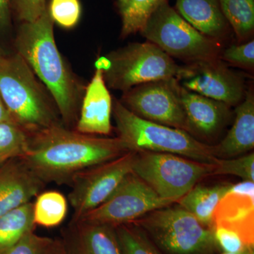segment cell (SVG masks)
<instances>
[{
    "label": "cell",
    "mask_w": 254,
    "mask_h": 254,
    "mask_svg": "<svg viewBox=\"0 0 254 254\" xmlns=\"http://www.w3.org/2000/svg\"><path fill=\"white\" fill-rule=\"evenodd\" d=\"M21 160L41 181L70 185L78 174L129 151L119 137L85 134L54 125L28 133Z\"/></svg>",
    "instance_id": "cell-1"
},
{
    "label": "cell",
    "mask_w": 254,
    "mask_h": 254,
    "mask_svg": "<svg viewBox=\"0 0 254 254\" xmlns=\"http://www.w3.org/2000/svg\"><path fill=\"white\" fill-rule=\"evenodd\" d=\"M53 24L47 8L36 21L21 23L16 47L18 54L49 90L63 125L69 127L77 120V86L57 48Z\"/></svg>",
    "instance_id": "cell-2"
},
{
    "label": "cell",
    "mask_w": 254,
    "mask_h": 254,
    "mask_svg": "<svg viewBox=\"0 0 254 254\" xmlns=\"http://www.w3.org/2000/svg\"><path fill=\"white\" fill-rule=\"evenodd\" d=\"M113 115L118 137L129 151L172 153L214 165L218 160L214 145L202 143L183 130L143 120L118 100L113 103Z\"/></svg>",
    "instance_id": "cell-3"
},
{
    "label": "cell",
    "mask_w": 254,
    "mask_h": 254,
    "mask_svg": "<svg viewBox=\"0 0 254 254\" xmlns=\"http://www.w3.org/2000/svg\"><path fill=\"white\" fill-rule=\"evenodd\" d=\"M0 95L14 123L28 133L63 124L18 54L0 58Z\"/></svg>",
    "instance_id": "cell-4"
},
{
    "label": "cell",
    "mask_w": 254,
    "mask_h": 254,
    "mask_svg": "<svg viewBox=\"0 0 254 254\" xmlns=\"http://www.w3.org/2000/svg\"><path fill=\"white\" fill-rule=\"evenodd\" d=\"M107 86L126 92L133 87L169 78H178L182 66L149 41L130 43L98 58Z\"/></svg>",
    "instance_id": "cell-5"
},
{
    "label": "cell",
    "mask_w": 254,
    "mask_h": 254,
    "mask_svg": "<svg viewBox=\"0 0 254 254\" xmlns=\"http://www.w3.org/2000/svg\"><path fill=\"white\" fill-rule=\"evenodd\" d=\"M141 33L173 59L187 64L218 59L222 50L220 41L197 31L168 1L155 10Z\"/></svg>",
    "instance_id": "cell-6"
},
{
    "label": "cell",
    "mask_w": 254,
    "mask_h": 254,
    "mask_svg": "<svg viewBox=\"0 0 254 254\" xmlns=\"http://www.w3.org/2000/svg\"><path fill=\"white\" fill-rule=\"evenodd\" d=\"M133 223L170 254H209L217 246L213 230L180 205L157 209Z\"/></svg>",
    "instance_id": "cell-7"
},
{
    "label": "cell",
    "mask_w": 254,
    "mask_h": 254,
    "mask_svg": "<svg viewBox=\"0 0 254 254\" xmlns=\"http://www.w3.org/2000/svg\"><path fill=\"white\" fill-rule=\"evenodd\" d=\"M215 165L172 153L136 152L133 173L165 199L178 201L200 180L213 176Z\"/></svg>",
    "instance_id": "cell-8"
},
{
    "label": "cell",
    "mask_w": 254,
    "mask_h": 254,
    "mask_svg": "<svg viewBox=\"0 0 254 254\" xmlns=\"http://www.w3.org/2000/svg\"><path fill=\"white\" fill-rule=\"evenodd\" d=\"M175 203V200L159 196L143 180L132 172L124 179L103 204L78 220L115 227L133 223L153 210Z\"/></svg>",
    "instance_id": "cell-9"
},
{
    "label": "cell",
    "mask_w": 254,
    "mask_h": 254,
    "mask_svg": "<svg viewBox=\"0 0 254 254\" xmlns=\"http://www.w3.org/2000/svg\"><path fill=\"white\" fill-rule=\"evenodd\" d=\"M181 88L176 78L148 82L124 92L120 102L143 120L189 133Z\"/></svg>",
    "instance_id": "cell-10"
},
{
    "label": "cell",
    "mask_w": 254,
    "mask_h": 254,
    "mask_svg": "<svg viewBox=\"0 0 254 254\" xmlns=\"http://www.w3.org/2000/svg\"><path fill=\"white\" fill-rule=\"evenodd\" d=\"M136 152L128 151L106 163L95 165L78 174L70 186L68 200L73 208L72 221L103 204L119 185L133 172Z\"/></svg>",
    "instance_id": "cell-11"
},
{
    "label": "cell",
    "mask_w": 254,
    "mask_h": 254,
    "mask_svg": "<svg viewBox=\"0 0 254 254\" xmlns=\"http://www.w3.org/2000/svg\"><path fill=\"white\" fill-rule=\"evenodd\" d=\"M177 79L185 89L230 107L240 104L245 98V78L220 58L187 64Z\"/></svg>",
    "instance_id": "cell-12"
},
{
    "label": "cell",
    "mask_w": 254,
    "mask_h": 254,
    "mask_svg": "<svg viewBox=\"0 0 254 254\" xmlns=\"http://www.w3.org/2000/svg\"><path fill=\"white\" fill-rule=\"evenodd\" d=\"M41 181L21 158L0 165V217L31 202L44 188Z\"/></svg>",
    "instance_id": "cell-13"
},
{
    "label": "cell",
    "mask_w": 254,
    "mask_h": 254,
    "mask_svg": "<svg viewBox=\"0 0 254 254\" xmlns=\"http://www.w3.org/2000/svg\"><path fill=\"white\" fill-rule=\"evenodd\" d=\"M112 114L113 100L103 70L96 68L83 98L76 131L85 134L108 136L112 132Z\"/></svg>",
    "instance_id": "cell-14"
},
{
    "label": "cell",
    "mask_w": 254,
    "mask_h": 254,
    "mask_svg": "<svg viewBox=\"0 0 254 254\" xmlns=\"http://www.w3.org/2000/svg\"><path fill=\"white\" fill-rule=\"evenodd\" d=\"M65 254H123L115 227L71 220L62 240Z\"/></svg>",
    "instance_id": "cell-15"
},
{
    "label": "cell",
    "mask_w": 254,
    "mask_h": 254,
    "mask_svg": "<svg viewBox=\"0 0 254 254\" xmlns=\"http://www.w3.org/2000/svg\"><path fill=\"white\" fill-rule=\"evenodd\" d=\"M181 86V85H180ZM182 105L186 115L189 133L204 137L220 131L230 117V106L181 88Z\"/></svg>",
    "instance_id": "cell-16"
},
{
    "label": "cell",
    "mask_w": 254,
    "mask_h": 254,
    "mask_svg": "<svg viewBox=\"0 0 254 254\" xmlns=\"http://www.w3.org/2000/svg\"><path fill=\"white\" fill-rule=\"evenodd\" d=\"M216 227L236 232L246 245L254 247V195L230 189L214 210L212 230Z\"/></svg>",
    "instance_id": "cell-17"
},
{
    "label": "cell",
    "mask_w": 254,
    "mask_h": 254,
    "mask_svg": "<svg viewBox=\"0 0 254 254\" xmlns=\"http://www.w3.org/2000/svg\"><path fill=\"white\" fill-rule=\"evenodd\" d=\"M176 11L202 34L220 41L230 35V25L219 0H176Z\"/></svg>",
    "instance_id": "cell-18"
},
{
    "label": "cell",
    "mask_w": 254,
    "mask_h": 254,
    "mask_svg": "<svg viewBox=\"0 0 254 254\" xmlns=\"http://www.w3.org/2000/svg\"><path fill=\"white\" fill-rule=\"evenodd\" d=\"M215 147L218 158H232L254 148V95L250 89L235 110L233 125L226 136Z\"/></svg>",
    "instance_id": "cell-19"
},
{
    "label": "cell",
    "mask_w": 254,
    "mask_h": 254,
    "mask_svg": "<svg viewBox=\"0 0 254 254\" xmlns=\"http://www.w3.org/2000/svg\"><path fill=\"white\" fill-rule=\"evenodd\" d=\"M232 186L230 183L213 186L195 185L177 203L192 214L202 225L212 230L214 210Z\"/></svg>",
    "instance_id": "cell-20"
},
{
    "label": "cell",
    "mask_w": 254,
    "mask_h": 254,
    "mask_svg": "<svg viewBox=\"0 0 254 254\" xmlns=\"http://www.w3.org/2000/svg\"><path fill=\"white\" fill-rule=\"evenodd\" d=\"M35 226L31 202L0 217V252L14 245L28 232L33 231Z\"/></svg>",
    "instance_id": "cell-21"
},
{
    "label": "cell",
    "mask_w": 254,
    "mask_h": 254,
    "mask_svg": "<svg viewBox=\"0 0 254 254\" xmlns=\"http://www.w3.org/2000/svg\"><path fill=\"white\" fill-rule=\"evenodd\" d=\"M166 1L168 0H117L122 38L141 33L155 10Z\"/></svg>",
    "instance_id": "cell-22"
},
{
    "label": "cell",
    "mask_w": 254,
    "mask_h": 254,
    "mask_svg": "<svg viewBox=\"0 0 254 254\" xmlns=\"http://www.w3.org/2000/svg\"><path fill=\"white\" fill-rule=\"evenodd\" d=\"M36 197L33 203L35 225L44 227L60 225L67 214L68 202L64 195L57 190H47Z\"/></svg>",
    "instance_id": "cell-23"
},
{
    "label": "cell",
    "mask_w": 254,
    "mask_h": 254,
    "mask_svg": "<svg viewBox=\"0 0 254 254\" xmlns=\"http://www.w3.org/2000/svg\"><path fill=\"white\" fill-rule=\"evenodd\" d=\"M222 13L240 43L254 31V0H219Z\"/></svg>",
    "instance_id": "cell-24"
},
{
    "label": "cell",
    "mask_w": 254,
    "mask_h": 254,
    "mask_svg": "<svg viewBox=\"0 0 254 254\" xmlns=\"http://www.w3.org/2000/svg\"><path fill=\"white\" fill-rule=\"evenodd\" d=\"M115 229L123 254H161L136 224H125Z\"/></svg>",
    "instance_id": "cell-25"
},
{
    "label": "cell",
    "mask_w": 254,
    "mask_h": 254,
    "mask_svg": "<svg viewBox=\"0 0 254 254\" xmlns=\"http://www.w3.org/2000/svg\"><path fill=\"white\" fill-rule=\"evenodd\" d=\"M28 133L13 123H0V165L21 158L27 148Z\"/></svg>",
    "instance_id": "cell-26"
},
{
    "label": "cell",
    "mask_w": 254,
    "mask_h": 254,
    "mask_svg": "<svg viewBox=\"0 0 254 254\" xmlns=\"http://www.w3.org/2000/svg\"><path fill=\"white\" fill-rule=\"evenodd\" d=\"M213 175H234L243 181L254 182V153L237 158H218Z\"/></svg>",
    "instance_id": "cell-27"
},
{
    "label": "cell",
    "mask_w": 254,
    "mask_h": 254,
    "mask_svg": "<svg viewBox=\"0 0 254 254\" xmlns=\"http://www.w3.org/2000/svg\"><path fill=\"white\" fill-rule=\"evenodd\" d=\"M48 9L53 22L64 28L75 27L81 18L79 0H50Z\"/></svg>",
    "instance_id": "cell-28"
},
{
    "label": "cell",
    "mask_w": 254,
    "mask_h": 254,
    "mask_svg": "<svg viewBox=\"0 0 254 254\" xmlns=\"http://www.w3.org/2000/svg\"><path fill=\"white\" fill-rule=\"evenodd\" d=\"M33 231L28 232L0 254H49L59 242L49 237L39 236Z\"/></svg>",
    "instance_id": "cell-29"
},
{
    "label": "cell",
    "mask_w": 254,
    "mask_h": 254,
    "mask_svg": "<svg viewBox=\"0 0 254 254\" xmlns=\"http://www.w3.org/2000/svg\"><path fill=\"white\" fill-rule=\"evenodd\" d=\"M220 59L227 63L246 70H254V41L250 40L247 43L232 45L225 50H222Z\"/></svg>",
    "instance_id": "cell-30"
},
{
    "label": "cell",
    "mask_w": 254,
    "mask_h": 254,
    "mask_svg": "<svg viewBox=\"0 0 254 254\" xmlns=\"http://www.w3.org/2000/svg\"><path fill=\"white\" fill-rule=\"evenodd\" d=\"M213 231L216 245L224 253H239L250 247L245 245L238 234L228 229L216 227H214Z\"/></svg>",
    "instance_id": "cell-31"
},
{
    "label": "cell",
    "mask_w": 254,
    "mask_h": 254,
    "mask_svg": "<svg viewBox=\"0 0 254 254\" xmlns=\"http://www.w3.org/2000/svg\"><path fill=\"white\" fill-rule=\"evenodd\" d=\"M47 8V0H13V9L22 22L36 21Z\"/></svg>",
    "instance_id": "cell-32"
},
{
    "label": "cell",
    "mask_w": 254,
    "mask_h": 254,
    "mask_svg": "<svg viewBox=\"0 0 254 254\" xmlns=\"http://www.w3.org/2000/svg\"><path fill=\"white\" fill-rule=\"evenodd\" d=\"M13 9V0H0V32L11 27Z\"/></svg>",
    "instance_id": "cell-33"
},
{
    "label": "cell",
    "mask_w": 254,
    "mask_h": 254,
    "mask_svg": "<svg viewBox=\"0 0 254 254\" xmlns=\"http://www.w3.org/2000/svg\"><path fill=\"white\" fill-rule=\"evenodd\" d=\"M0 123H13L12 119L10 116L9 112L6 110V107L3 103L0 95Z\"/></svg>",
    "instance_id": "cell-34"
},
{
    "label": "cell",
    "mask_w": 254,
    "mask_h": 254,
    "mask_svg": "<svg viewBox=\"0 0 254 254\" xmlns=\"http://www.w3.org/2000/svg\"><path fill=\"white\" fill-rule=\"evenodd\" d=\"M49 254H65L62 241L58 242V245L55 247L54 250L52 251Z\"/></svg>",
    "instance_id": "cell-35"
},
{
    "label": "cell",
    "mask_w": 254,
    "mask_h": 254,
    "mask_svg": "<svg viewBox=\"0 0 254 254\" xmlns=\"http://www.w3.org/2000/svg\"><path fill=\"white\" fill-rule=\"evenodd\" d=\"M223 254H254L253 247H249V248L245 249V250L239 252V253L230 254V253H224Z\"/></svg>",
    "instance_id": "cell-36"
}]
</instances>
